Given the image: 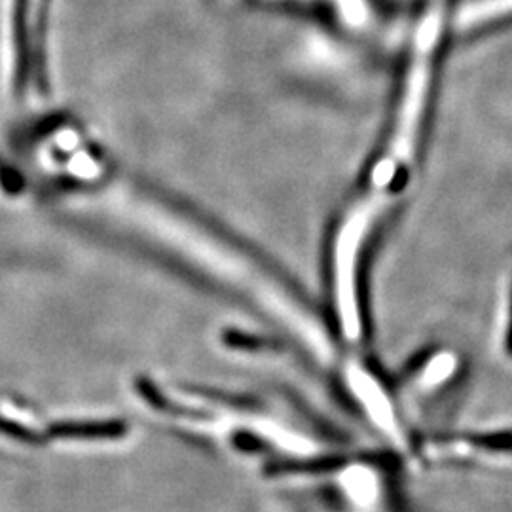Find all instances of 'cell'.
Listing matches in <instances>:
<instances>
[{
  "instance_id": "1",
  "label": "cell",
  "mask_w": 512,
  "mask_h": 512,
  "mask_svg": "<svg viewBox=\"0 0 512 512\" xmlns=\"http://www.w3.org/2000/svg\"><path fill=\"white\" fill-rule=\"evenodd\" d=\"M128 433L124 421H86V423H55L48 429L52 439H120Z\"/></svg>"
},
{
  "instance_id": "2",
  "label": "cell",
  "mask_w": 512,
  "mask_h": 512,
  "mask_svg": "<svg viewBox=\"0 0 512 512\" xmlns=\"http://www.w3.org/2000/svg\"><path fill=\"white\" fill-rule=\"evenodd\" d=\"M0 433L8 435V437H14V439L21 440V442H29V444L44 442V437L37 431L27 429V427L14 423V421L4 420V418H0Z\"/></svg>"
},
{
  "instance_id": "3",
  "label": "cell",
  "mask_w": 512,
  "mask_h": 512,
  "mask_svg": "<svg viewBox=\"0 0 512 512\" xmlns=\"http://www.w3.org/2000/svg\"><path fill=\"white\" fill-rule=\"evenodd\" d=\"M512 293V289H511ZM509 323H507V351L512 353V294H511V308H509Z\"/></svg>"
}]
</instances>
